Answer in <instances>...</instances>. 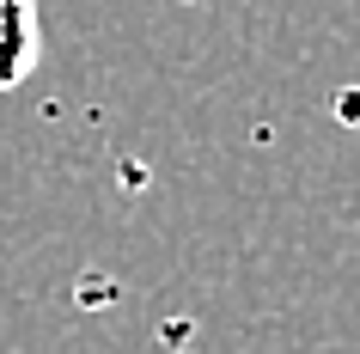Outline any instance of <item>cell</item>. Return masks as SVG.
<instances>
[{
    "mask_svg": "<svg viewBox=\"0 0 360 354\" xmlns=\"http://www.w3.org/2000/svg\"><path fill=\"white\" fill-rule=\"evenodd\" d=\"M37 68V0H0V92Z\"/></svg>",
    "mask_w": 360,
    "mask_h": 354,
    "instance_id": "cell-1",
    "label": "cell"
}]
</instances>
